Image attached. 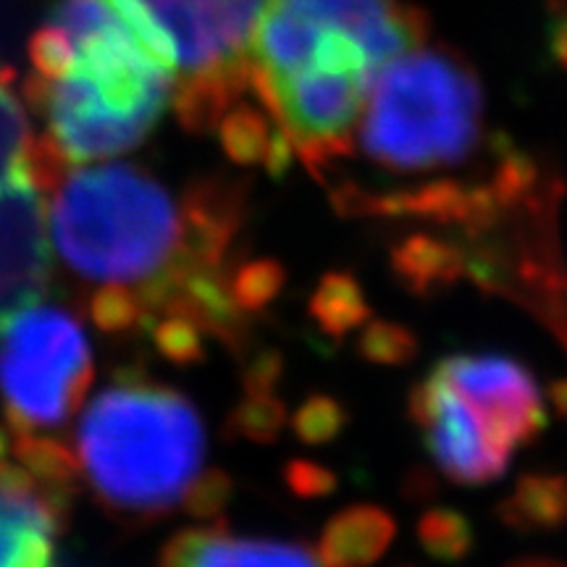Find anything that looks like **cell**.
<instances>
[{"label": "cell", "instance_id": "obj_1", "mask_svg": "<svg viewBox=\"0 0 567 567\" xmlns=\"http://www.w3.org/2000/svg\"><path fill=\"white\" fill-rule=\"evenodd\" d=\"M30 59L32 101L71 166L134 151L172 105V69L113 0H61Z\"/></svg>", "mask_w": 567, "mask_h": 567}, {"label": "cell", "instance_id": "obj_2", "mask_svg": "<svg viewBox=\"0 0 567 567\" xmlns=\"http://www.w3.org/2000/svg\"><path fill=\"white\" fill-rule=\"evenodd\" d=\"M51 243L71 271L130 289L147 318L197 271H221L231 245L189 216L151 172L126 163L63 176L48 210Z\"/></svg>", "mask_w": 567, "mask_h": 567}, {"label": "cell", "instance_id": "obj_3", "mask_svg": "<svg viewBox=\"0 0 567 567\" xmlns=\"http://www.w3.org/2000/svg\"><path fill=\"white\" fill-rule=\"evenodd\" d=\"M76 452L90 488L113 513L161 517L184 505L203 473L205 431L176 389L118 375L84 410Z\"/></svg>", "mask_w": 567, "mask_h": 567}, {"label": "cell", "instance_id": "obj_4", "mask_svg": "<svg viewBox=\"0 0 567 567\" xmlns=\"http://www.w3.org/2000/svg\"><path fill=\"white\" fill-rule=\"evenodd\" d=\"M484 145V92L476 69L446 45L396 55L368 90L352 137L386 174H442Z\"/></svg>", "mask_w": 567, "mask_h": 567}, {"label": "cell", "instance_id": "obj_5", "mask_svg": "<svg viewBox=\"0 0 567 567\" xmlns=\"http://www.w3.org/2000/svg\"><path fill=\"white\" fill-rule=\"evenodd\" d=\"M423 13L408 0H268L247 42L250 82L295 74L373 76L423 45Z\"/></svg>", "mask_w": 567, "mask_h": 567}, {"label": "cell", "instance_id": "obj_6", "mask_svg": "<svg viewBox=\"0 0 567 567\" xmlns=\"http://www.w3.org/2000/svg\"><path fill=\"white\" fill-rule=\"evenodd\" d=\"M174 71V109L189 132L216 130L250 90L247 42L268 0H113Z\"/></svg>", "mask_w": 567, "mask_h": 567}, {"label": "cell", "instance_id": "obj_7", "mask_svg": "<svg viewBox=\"0 0 567 567\" xmlns=\"http://www.w3.org/2000/svg\"><path fill=\"white\" fill-rule=\"evenodd\" d=\"M0 337V394L13 425L48 431L66 423L92 384L82 323L61 308L32 305Z\"/></svg>", "mask_w": 567, "mask_h": 567}, {"label": "cell", "instance_id": "obj_8", "mask_svg": "<svg viewBox=\"0 0 567 567\" xmlns=\"http://www.w3.org/2000/svg\"><path fill=\"white\" fill-rule=\"evenodd\" d=\"M410 417L444 478L457 486H486L505 476L509 455L471 402L431 371L410 392Z\"/></svg>", "mask_w": 567, "mask_h": 567}, {"label": "cell", "instance_id": "obj_9", "mask_svg": "<svg viewBox=\"0 0 567 567\" xmlns=\"http://www.w3.org/2000/svg\"><path fill=\"white\" fill-rule=\"evenodd\" d=\"M51 279L48 208L32 166L0 187V334Z\"/></svg>", "mask_w": 567, "mask_h": 567}, {"label": "cell", "instance_id": "obj_10", "mask_svg": "<svg viewBox=\"0 0 567 567\" xmlns=\"http://www.w3.org/2000/svg\"><path fill=\"white\" fill-rule=\"evenodd\" d=\"M434 373L484 415L509 452L530 444L547 425L542 392L520 363L499 354H452Z\"/></svg>", "mask_w": 567, "mask_h": 567}, {"label": "cell", "instance_id": "obj_11", "mask_svg": "<svg viewBox=\"0 0 567 567\" xmlns=\"http://www.w3.org/2000/svg\"><path fill=\"white\" fill-rule=\"evenodd\" d=\"M63 488L0 457V567H55Z\"/></svg>", "mask_w": 567, "mask_h": 567}, {"label": "cell", "instance_id": "obj_12", "mask_svg": "<svg viewBox=\"0 0 567 567\" xmlns=\"http://www.w3.org/2000/svg\"><path fill=\"white\" fill-rule=\"evenodd\" d=\"M161 567H323L313 551L279 538L237 536L216 526L179 530L166 544Z\"/></svg>", "mask_w": 567, "mask_h": 567}, {"label": "cell", "instance_id": "obj_13", "mask_svg": "<svg viewBox=\"0 0 567 567\" xmlns=\"http://www.w3.org/2000/svg\"><path fill=\"white\" fill-rule=\"evenodd\" d=\"M394 517L373 505H354L329 520L318 542L323 567H371L394 538Z\"/></svg>", "mask_w": 567, "mask_h": 567}, {"label": "cell", "instance_id": "obj_14", "mask_svg": "<svg viewBox=\"0 0 567 567\" xmlns=\"http://www.w3.org/2000/svg\"><path fill=\"white\" fill-rule=\"evenodd\" d=\"M224 153L237 166H264L271 176H284L295 163V145L268 113L237 103L218 122Z\"/></svg>", "mask_w": 567, "mask_h": 567}, {"label": "cell", "instance_id": "obj_15", "mask_svg": "<svg viewBox=\"0 0 567 567\" xmlns=\"http://www.w3.org/2000/svg\"><path fill=\"white\" fill-rule=\"evenodd\" d=\"M392 266L410 292L431 295L455 284L465 274L467 258L457 245L431 234H413L394 250Z\"/></svg>", "mask_w": 567, "mask_h": 567}, {"label": "cell", "instance_id": "obj_16", "mask_svg": "<svg viewBox=\"0 0 567 567\" xmlns=\"http://www.w3.org/2000/svg\"><path fill=\"white\" fill-rule=\"evenodd\" d=\"M499 517L507 528L534 534L559 528L567 523V478L530 473L517 481L513 494L499 505Z\"/></svg>", "mask_w": 567, "mask_h": 567}, {"label": "cell", "instance_id": "obj_17", "mask_svg": "<svg viewBox=\"0 0 567 567\" xmlns=\"http://www.w3.org/2000/svg\"><path fill=\"white\" fill-rule=\"evenodd\" d=\"M310 318L321 334L331 339H344L371 318L363 289L350 274H326L310 297Z\"/></svg>", "mask_w": 567, "mask_h": 567}, {"label": "cell", "instance_id": "obj_18", "mask_svg": "<svg viewBox=\"0 0 567 567\" xmlns=\"http://www.w3.org/2000/svg\"><path fill=\"white\" fill-rule=\"evenodd\" d=\"M32 166V126L24 103L0 71V187Z\"/></svg>", "mask_w": 567, "mask_h": 567}, {"label": "cell", "instance_id": "obj_19", "mask_svg": "<svg viewBox=\"0 0 567 567\" xmlns=\"http://www.w3.org/2000/svg\"><path fill=\"white\" fill-rule=\"evenodd\" d=\"M287 423V408L276 392L245 389V396L229 415V434L247 442L271 444Z\"/></svg>", "mask_w": 567, "mask_h": 567}, {"label": "cell", "instance_id": "obj_20", "mask_svg": "<svg viewBox=\"0 0 567 567\" xmlns=\"http://www.w3.org/2000/svg\"><path fill=\"white\" fill-rule=\"evenodd\" d=\"M417 538H421V547L434 559H442V563H460V559L467 557L473 542H476L471 523L455 509L446 507L429 509L417 520Z\"/></svg>", "mask_w": 567, "mask_h": 567}, {"label": "cell", "instance_id": "obj_21", "mask_svg": "<svg viewBox=\"0 0 567 567\" xmlns=\"http://www.w3.org/2000/svg\"><path fill=\"white\" fill-rule=\"evenodd\" d=\"M284 279L287 274L276 260H250V264L234 268V274L226 279V287H229L234 305L247 316L271 305L281 292Z\"/></svg>", "mask_w": 567, "mask_h": 567}, {"label": "cell", "instance_id": "obj_22", "mask_svg": "<svg viewBox=\"0 0 567 567\" xmlns=\"http://www.w3.org/2000/svg\"><path fill=\"white\" fill-rule=\"evenodd\" d=\"M358 352L368 363L405 365L417 354V339L402 323L368 321L358 339Z\"/></svg>", "mask_w": 567, "mask_h": 567}, {"label": "cell", "instance_id": "obj_23", "mask_svg": "<svg viewBox=\"0 0 567 567\" xmlns=\"http://www.w3.org/2000/svg\"><path fill=\"white\" fill-rule=\"evenodd\" d=\"M350 423V413L334 396L316 394L305 400L292 417V429L305 444H329Z\"/></svg>", "mask_w": 567, "mask_h": 567}, {"label": "cell", "instance_id": "obj_24", "mask_svg": "<svg viewBox=\"0 0 567 567\" xmlns=\"http://www.w3.org/2000/svg\"><path fill=\"white\" fill-rule=\"evenodd\" d=\"M153 342L176 365H189L205 358L203 329L184 316H163L153 326Z\"/></svg>", "mask_w": 567, "mask_h": 567}, {"label": "cell", "instance_id": "obj_25", "mask_svg": "<svg viewBox=\"0 0 567 567\" xmlns=\"http://www.w3.org/2000/svg\"><path fill=\"white\" fill-rule=\"evenodd\" d=\"M92 318L101 326L103 331H111V334H122V331H130L134 326L145 323L147 313L142 308L140 297L130 292V289L122 287H105L101 295L92 300Z\"/></svg>", "mask_w": 567, "mask_h": 567}, {"label": "cell", "instance_id": "obj_26", "mask_svg": "<svg viewBox=\"0 0 567 567\" xmlns=\"http://www.w3.org/2000/svg\"><path fill=\"white\" fill-rule=\"evenodd\" d=\"M231 478L224 471H205L195 478V484L189 486L187 496H184V509L189 515L200 517V520H210L221 509L229 505L231 499Z\"/></svg>", "mask_w": 567, "mask_h": 567}, {"label": "cell", "instance_id": "obj_27", "mask_svg": "<svg viewBox=\"0 0 567 567\" xmlns=\"http://www.w3.org/2000/svg\"><path fill=\"white\" fill-rule=\"evenodd\" d=\"M284 481L297 496L313 499V496H326L337 488V476L329 467L308 463V460H292L284 467Z\"/></svg>", "mask_w": 567, "mask_h": 567}, {"label": "cell", "instance_id": "obj_28", "mask_svg": "<svg viewBox=\"0 0 567 567\" xmlns=\"http://www.w3.org/2000/svg\"><path fill=\"white\" fill-rule=\"evenodd\" d=\"M281 379V358L276 352H264L252 358L245 373V389H260V392H274Z\"/></svg>", "mask_w": 567, "mask_h": 567}, {"label": "cell", "instance_id": "obj_29", "mask_svg": "<svg viewBox=\"0 0 567 567\" xmlns=\"http://www.w3.org/2000/svg\"><path fill=\"white\" fill-rule=\"evenodd\" d=\"M551 51H555L557 61L567 69V19L563 24H557V30L551 32Z\"/></svg>", "mask_w": 567, "mask_h": 567}, {"label": "cell", "instance_id": "obj_30", "mask_svg": "<svg viewBox=\"0 0 567 567\" xmlns=\"http://www.w3.org/2000/svg\"><path fill=\"white\" fill-rule=\"evenodd\" d=\"M513 567H565V565L547 563V559H526V563H520V565H513Z\"/></svg>", "mask_w": 567, "mask_h": 567}]
</instances>
